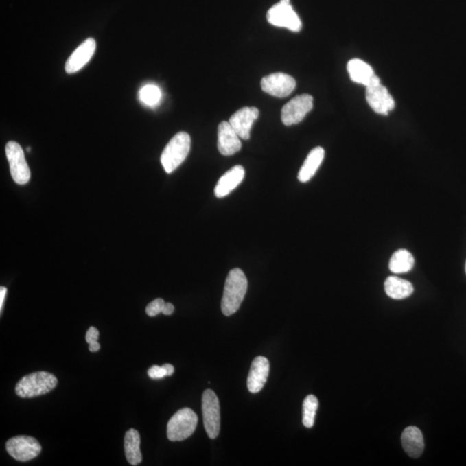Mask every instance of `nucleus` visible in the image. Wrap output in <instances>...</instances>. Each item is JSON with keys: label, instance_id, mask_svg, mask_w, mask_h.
Listing matches in <instances>:
<instances>
[{"label": "nucleus", "instance_id": "18", "mask_svg": "<svg viewBox=\"0 0 466 466\" xmlns=\"http://www.w3.org/2000/svg\"><path fill=\"white\" fill-rule=\"evenodd\" d=\"M347 70L354 82L362 84L365 86L380 80L375 75L371 67L360 59L351 60L348 62Z\"/></svg>", "mask_w": 466, "mask_h": 466}, {"label": "nucleus", "instance_id": "2", "mask_svg": "<svg viewBox=\"0 0 466 466\" xmlns=\"http://www.w3.org/2000/svg\"><path fill=\"white\" fill-rule=\"evenodd\" d=\"M57 383V378L49 372H34L25 375L16 384V394L22 398L39 397L53 391Z\"/></svg>", "mask_w": 466, "mask_h": 466}, {"label": "nucleus", "instance_id": "30", "mask_svg": "<svg viewBox=\"0 0 466 466\" xmlns=\"http://www.w3.org/2000/svg\"><path fill=\"white\" fill-rule=\"evenodd\" d=\"M164 370L166 371L167 377L172 375L174 371V368L172 364H165L163 365Z\"/></svg>", "mask_w": 466, "mask_h": 466}, {"label": "nucleus", "instance_id": "14", "mask_svg": "<svg viewBox=\"0 0 466 466\" xmlns=\"http://www.w3.org/2000/svg\"><path fill=\"white\" fill-rule=\"evenodd\" d=\"M270 373L269 360L264 357H257L251 364L248 375L247 387L251 393L256 394L263 390Z\"/></svg>", "mask_w": 466, "mask_h": 466}, {"label": "nucleus", "instance_id": "8", "mask_svg": "<svg viewBox=\"0 0 466 466\" xmlns=\"http://www.w3.org/2000/svg\"><path fill=\"white\" fill-rule=\"evenodd\" d=\"M6 451L16 461L26 462L38 457L42 451L41 445L31 436L20 435L6 442Z\"/></svg>", "mask_w": 466, "mask_h": 466}, {"label": "nucleus", "instance_id": "24", "mask_svg": "<svg viewBox=\"0 0 466 466\" xmlns=\"http://www.w3.org/2000/svg\"><path fill=\"white\" fill-rule=\"evenodd\" d=\"M162 98V93L156 85H146L141 89L139 99L146 106H154L159 103Z\"/></svg>", "mask_w": 466, "mask_h": 466}, {"label": "nucleus", "instance_id": "25", "mask_svg": "<svg viewBox=\"0 0 466 466\" xmlns=\"http://www.w3.org/2000/svg\"><path fill=\"white\" fill-rule=\"evenodd\" d=\"M164 304H165V303H164L163 299L157 298V299L152 301V303L148 304V306L146 307V314L150 317L156 316V315L162 313Z\"/></svg>", "mask_w": 466, "mask_h": 466}, {"label": "nucleus", "instance_id": "13", "mask_svg": "<svg viewBox=\"0 0 466 466\" xmlns=\"http://www.w3.org/2000/svg\"><path fill=\"white\" fill-rule=\"evenodd\" d=\"M242 147L240 136L229 122L223 121L218 127V149L221 155L233 156Z\"/></svg>", "mask_w": 466, "mask_h": 466}, {"label": "nucleus", "instance_id": "21", "mask_svg": "<svg viewBox=\"0 0 466 466\" xmlns=\"http://www.w3.org/2000/svg\"><path fill=\"white\" fill-rule=\"evenodd\" d=\"M141 439L139 432L132 428L125 436V452L127 461L132 465H139L143 461L140 450Z\"/></svg>", "mask_w": 466, "mask_h": 466}, {"label": "nucleus", "instance_id": "15", "mask_svg": "<svg viewBox=\"0 0 466 466\" xmlns=\"http://www.w3.org/2000/svg\"><path fill=\"white\" fill-rule=\"evenodd\" d=\"M95 40L93 38L86 39L70 56L65 65L66 72L73 73L82 69L95 55Z\"/></svg>", "mask_w": 466, "mask_h": 466}, {"label": "nucleus", "instance_id": "27", "mask_svg": "<svg viewBox=\"0 0 466 466\" xmlns=\"http://www.w3.org/2000/svg\"><path fill=\"white\" fill-rule=\"evenodd\" d=\"M100 337V333L97 328L91 327L86 331V341L89 344L93 343V342L98 341Z\"/></svg>", "mask_w": 466, "mask_h": 466}, {"label": "nucleus", "instance_id": "31", "mask_svg": "<svg viewBox=\"0 0 466 466\" xmlns=\"http://www.w3.org/2000/svg\"><path fill=\"white\" fill-rule=\"evenodd\" d=\"M100 345L98 341L93 342V343L89 344V351L91 353H96V351H100Z\"/></svg>", "mask_w": 466, "mask_h": 466}, {"label": "nucleus", "instance_id": "3", "mask_svg": "<svg viewBox=\"0 0 466 466\" xmlns=\"http://www.w3.org/2000/svg\"><path fill=\"white\" fill-rule=\"evenodd\" d=\"M190 147L191 139L187 132H179L173 137L161 156V163L167 174L172 173L185 161Z\"/></svg>", "mask_w": 466, "mask_h": 466}, {"label": "nucleus", "instance_id": "23", "mask_svg": "<svg viewBox=\"0 0 466 466\" xmlns=\"http://www.w3.org/2000/svg\"><path fill=\"white\" fill-rule=\"evenodd\" d=\"M318 407V401L314 395H307L303 401V422L305 427L311 428L314 424L315 415Z\"/></svg>", "mask_w": 466, "mask_h": 466}, {"label": "nucleus", "instance_id": "11", "mask_svg": "<svg viewBox=\"0 0 466 466\" xmlns=\"http://www.w3.org/2000/svg\"><path fill=\"white\" fill-rule=\"evenodd\" d=\"M261 86L264 92L269 95L285 98L296 89V80L292 76L283 73H275L264 77L261 80Z\"/></svg>", "mask_w": 466, "mask_h": 466}, {"label": "nucleus", "instance_id": "12", "mask_svg": "<svg viewBox=\"0 0 466 466\" xmlns=\"http://www.w3.org/2000/svg\"><path fill=\"white\" fill-rule=\"evenodd\" d=\"M258 117H259V110L256 107L246 106L233 114L229 123L240 139L248 140L251 137V127Z\"/></svg>", "mask_w": 466, "mask_h": 466}, {"label": "nucleus", "instance_id": "4", "mask_svg": "<svg viewBox=\"0 0 466 466\" xmlns=\"http://www.w3.org/2000/svg\"><path fill=\"white\" fill-rule=\"evenodd\" d=\"M197 415L189 408L177 411L171 417L167 427V436L170 441H183L196 431Z\"/></svg>", "mask_w": 466, "mask_h": 466}, {"label": "nucleus", "instance_id": "19", "mask_svg": "<svg viewBox=\"0 0 466 466\" xmlns=\"http://www.w3.org/2000/svg\"><path fill=\"white\" fill-rule=\"evenodd\" d=\"M325 150L321 147H316L312 150L305 160L303 167H301L299 174H298V180L303 183L310 180L320 167L321 163L323 162Z\"/></svg>", "mask_w": 466, "mask_h": 466}, {"label": "nucleus", "instance_id": "9", "mask_svg": "<svg viewBox=\"0 0 466 466\" xmlns=\"http://www.w3.org/2000/svg\"><path fill=\"white\" fill-rule=\"evenodd\" d=\"M313 97L310 95H298L283 107L281 121L287 126L296 125L303 121L307 114L313 109Z\"/></svg>", "mask_w": 466, "mask_h": 466}, {"label": "nucleus", "instance_id": "6", "mask_svg": "<svg viewBox=\"0 0 466 466\" xmlns=\"http://www.w3.org/2000/svg\"><path fill=\"white\" fill-rule=\"evenodd\" d=\"M6 157L10 164L12 179L19 185H25L31 179V170L27 163L22 147L11 141L5 147Z\"/></svg>", "mask_w": 466, "mask_h": 466}, {"label": "nucleus", "instance_id": "20", "mask_svg": "<svg viewBox=\"0 0 466 466\" xmlns=\"http://www.w3.org/2000/svg\"><path fill=\"white\" fill-rule=\"evenodd\" d=\"M385 292L395 300L410 297L414 292L413 285L408 281L397 277H388L384 283Z\"/></svg>", "mask_w": 466, "mask_h": 466}, {"label": "nucleus", "instance_id": "1", "mask_svg": "<svg viewBox=\"0 0 466 466\" xmlns=\"http://www.w3.org/2000/svg\"><path fill=\"white\" fill-rule=\"evenodd\" d=\"M248 281L242 270L236 268L228 274L224 283L221 310L226 316H231L240 310L247 292Z\"/></svg>", "mask_w": 466, "mask_h": 466}, {"label": "nucleus", "instance_id": "5", "mask_svg": "<svg viewBox=\"0 0 466 466\" xmlns=\"http://www.w3.org/2000/svg\"><path fill=\"white\" fill-rule=\"evenodd\" d=\"M267 19L274 26L283 27L292 32H300L303 27L290 0H280L279 3L273 5L267 13Z\"/></svg>", "mask_w": 466, "mask_h": 466}, {"label": "nucleus", "instance_id": "16", "mask_svg": "<svg viewBox=\"0 0 466 466\" xmlns=\"http://www.w3.org/2000/svg\"><path fill=\"white\" fill-rule=\"evenodd\" d=\"M246 171L241 165H236L231 167L227 172L221 176L218 182L214 194L217 198L226 197L231 192H233L237 186L240 185L244 178Z\"/></svg>", "mask_w": 466, "mask_h": 466}, {"label": "nucleus", "instance_id": "7", "mask_svg": "<svg viewBox=\"0 0 466 466\" xmlns=\"http://www.w3.org/2000/svg\"><path fill=\"white\" fill-rule=\"evenodd\" d=\"M204 427L210 439H216L220 430V401L212 390L204 391L202 395Z\"/></svg>", "mask_w": 466, "mask_h": 466}, {"label": "nucleus", "instance_id": "28", "mask_svg": "<svg viewBox=\"0 0 466 466\" xmlns=\"http://www.w3.org/2000/svg\"><path fill=\"white\" fill-rule=\"evenodd\" d=\"M174 307L173 304L165 303L164 304L162 313L164 315H171L174 313Z\"/></svg>", "mask_w": 466, "mask_h": 466}, {"label": "nucleus", "instance_id": "32", "mask_svg": "<svg viewBox=\"0 0 466 466\" xmlns=\"http://www.w3.org/2000/svg\"><path fill=\"white\" fill-rule=\"evenodd\" d=\"M465 272H466V264H465Z\"/></svg>", "mask_w": 466, "mask_h": 466}, {"label": "nucleus", "instance_id": "26", "mask_svg": "<svg viewBox=\"0 0 466 466\" xmlns=\"http://www.w3.org/2000/svg\"><path fill=\"white\" fill-rule=\"evenodd\" d=\"M148 375L152 380H162V378L167 377L164 368L159 366V365H153L148 371Z\"/></svg>", "mask_w": 466, "mask_h": 466}, {"label": "nucleus", "instance_id": "10", "mask_svg": "<svg viewBox=\"0 0 466 466\" xmlns=\"http://www.w3.org/2000/svg\"><path fill=\"white\" fill-rule=\"evenodd\" d=\"M366 100L375 113L388 115L395 107V100L380 80L366 86Z\"/></svg>", "mask_w": 466, "mask_h": 466}, {"label": "nucleus", "instance_id": "29", "mask_svg": "<svg viewBox=\"0 0 466 466\" xmlns=\"http://www.w3.org/2000/svg\"><path fill=\"white\" fill-rule=\"evenodd\" d=\"M6 293H8V288L5 287L0 288V310H3V305L5 299Z\"/></svg>", "mask_w": 466, "mask_h": 466}, {"label": "nucleus", "instance_id": "17", "mask_svg": "<svg viewBox=\"0 0 466 466\" xmlns=\"http://www.w3.org/2000/svg\"><path fill=\"white\" fill-rule=\"evenodd\" d=\"M401 445L406 454L410 458L420 457L424 450V439L422 432L417 427L405 428L401 434Z\"/></svg>", "mask_w": 466, "mask_h": 466}, {"label": "nucleus", "instance_id": "22", "mask_svg": "<svg viewBox=\"0 0 466 466\" xmlns=\"http://www.w3.org/2000/svg\"><path fill=\"white\" fill-rule=\"evenodd\" d=\"M414 266V257L410 251L404 249L395 251L388 264L391 272L395 274L407 273L413 269Z\"/></svg>", "mask_w": 466, "mask_h": 466}]
</instances>
